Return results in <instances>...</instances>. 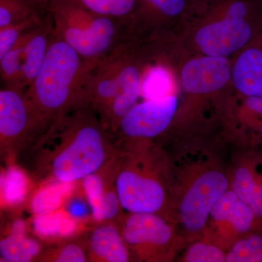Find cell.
<instances>
[{"label": "cell", "mask_w": 262, "mask_h": 262, "mask_svg": "<svg viewBox=\"0 0 262 262\" xmlns=\"http://www.w3.org/2000/svg\"><path fill=\"white\" fill-rule=\"evenodd\" d=\"M91 62L53 32L42 68L26 91L34 107L51 125L78 106Z\"/></svg>", "instance_id": "obj_2"}, {"label": "cell", "mask_w": 262, "mask_h": 262, "mask_svg": "<svg viewBox=\"0 0 262 262\" xmlns=\"http://www.w3.org/2000/svg\"><path fill=\"white\" fill-rule=\"evenodd\" d=\"M119 229L130 252L148 261L163 259L175 239L172 225L156 213H128Z\"/></svg>", "instance_id": "obj_6"}, {"label": "cell", "mask_w": 262, "mask_h": 262, "mask_svg": "<svg viewBox=\"0 0 262 262\" xmlns=\"http://www.w3.org/2000/svg\"><path fill=\"white\" fill-rule=\"evenodd\" d=\"M245 106L250 113L256 117L257 128L262 137V97H246Z\"/></svg>", "instance_id": "obj_29"}, {"label": "cell", "mask_w": 262, "mask_h": 262, "mask_svg": "<svg viewBox=\"0 0 262 262\" xmlns=\"http://www.w3.org/2000/svg\"><path fill=\"white\" fill-rule=\"evenodd\" d=\"M238 200V196L235 192L232 189V190L228 189L216 202L212 210L210 217L213 222H218V223L228 222L232 214V210Z\"/></svg>", "instance_id": "obj_28"}, {"label": "cell", "mask_w": 262, "mask_h": 262, "mask_svg": "<svg viewBox=\"0 0 262 262\" xmlns=\"http://www.w3.org/2000/svg\"><path fill=\"white\" fill-rule=\"evenodd\" d=\"M203 0H139L135 24H155L198 12Z\"/></svg>", "instance_id": "obj_14"}, {"label": "cell", "mask_w": 262, "mask_h": 262, "mask_svg": "<svg viewBox=\"0 0 262 262\" xmlns=\"http://www.w3.org/2000/svg\"><path fill=\"white\" fill-rule=\"evenodd\" d=\"M226 262H262V235L239 239L226 253Z\"/></svg>", "instance_id": "obj_21"}, {"label": "cell", "mask_w": 262, "mask_h": 262, "mask_svg": "<svg viewBox=\"0 0 262 262\" xmlns=\"http://www.w3.org/2000/svg\"><path fill=\"white\" fill-rule=\"evenodd\" d=\"M53 34L87 61L107 56L128 39L130 23L96 14L75 0H48Z\"/></svg>", "instance_id": "obj_3"}, {"label": "cell", "mask_w": 262, "mask_h": 262, "mask_svg": "<svg viewBox=\"0 0 262 262\" xmlns=\"http://www.w3.org/2000/svg\"><path fill=\"white\" fill-rule=\"evenodd\" d=\"M89 259L93 261L127 262L130 251L120 229L106 224L95 229L90 237Z\"/></svg>", "instance_id": "obj_13"}, {"label": "cell", "mask_w": 262, "mask_h": 262, "mask_svg": "<svg viewBox=\"0 0 262 262\" xmlns=\"http://www.w3.org/2000/svg\"><path fill=\"white\" fill-rule=\"evenodd\" d=\"M260 184H261V188H262V182H260Z\"/></svg>", "instance_id": "obj_32"}, {"label": "cell", "mask_w": 262, "mask_h": 262, "mask_svg": "<svg viewBox=\"0 0 262 262\" xmlns=\"http://www.w3.org/2000/svg\"><path fill=\"white\" fill-rule=\"evenodd\" d=\"M46 185L34 194L31 203L33 213L36 215L47 214L58 211L69 193L72 190V183L48 181Z\"/></svg>", "instance_id": "obj_18"}, {"label": "cell", "mask_w": 262, "mask_h": 262, "mask_svg": "<svg viewBox=\"0 0 262 262\" xmlns=\"http://www.w3.org/2000/svg\"><path fill=\"white\" fill-rule=\"evenodd\" d=\"M228 189V179L218 170H206L193 180L179 207V221L188 233L204 229L215 203Z\"/></svg>", "instance_id": "obj_7"}, {"label": "cell", "mask_w": 262, "mask_h": 262, "mask_svg": "<svg viewBox=\"0 0 262 262\" xmlns=\"http://www.w3.org/2000/svg\"><path fill=\"white\" fill-rule=\"evenodd\" d=\"M256 184L257 181L250 169L241 167L234 173L232 190L238 196L239 200L249 205L254 195Z\"/></svg>", "instance_id": "obj_26"}, {"label": "cell", "mask_w": 262, "mask_h": 262, "mask_svg": "<svg viewBox=\"0 0 262 262\" xmlns=\"http://www.w3.org/2000/svg\"><path fill=\"white\" fill-rule=\"evenodd\" d=\"M40 250L38 241L26 235L23 221L15 222L10 233L0 242V256L5 261H32L37 257Z\"/></svg>", "instance_id": "obj_15"}, {"label": "cell", "mask_w": 262, "mask_h": 262, "mask_svg": "<svg viewBox=\"0 0 262 262\" xmlns=\"http://www.w3.org/2000/svg\"><path fill=\"white\" fill-rule=\"evenodd\" d=\"M42 261L56 262H84L89 258L85 248L79 242L67 243L46 253Z\"/></svg>", "instance_id": "obj_24"}, {"label": "cell", "mask_w": 262, "mask_h": 262, "mask_svg": "<svg viewBox=\"0 0 262 262\" xmlns=\"http://www.w3.org/2000/svg\"><path fill=\"white\" fill-rule=\"evenodd\" d=\"M48 10V0H0V29Z\"/></svg>", "instance_id": "obj_16"}, {"label": "cell", "mask_w": 262, "mask_h": 262, "mask_svg": "<svg viewBox=\"0 0 262 262\" xmlns=\"http://www.w3.org/2000/svg\"><path fill=\"white\" fill-rule=\"evenodd\" d=\"M67 213L74 220H79L85 217L89 212L84 201L75 200L69 203L67 207Z\"/></svg>", "instance_id": "obj_30"}, {"label": "cell", "mask_w": 262, "mask_h": 262, "mask_svg": "<svg viewBox=\"0 0 262 262\" xmlns=\"http://www.w3.org/2000/svg\"><path fill=\"white\" fill-rule=\"evenodd\" d=\"M97 113L79 106L52 123L33 146L32 166L41 178L73 183L97 173L117 152Z\"/></svg>", "instance_id": "obj_1"}, {"label": "cell", "mask_w": 262, "mask_h": 262, "mask_svg": "<svg viewBox=\"0 0 262 262\" xmlns=\"http://www.w3.org/2000/svg\"><path fill=\"white\" fill-rule=\"evenodd\" d=\"M34 230L46 237H68L75 232L76 224L66 212L54 211L47 214L37 215L33 222Z\"/></svg>", "instance_id": "obj_19"}, {"label": "cell", "mask_w": 262, "mask_h": 262, "mask_svg": "<svg viewBox=\"0 0 262 262\" xmlns=\"http://www.w3.org/2000/svg\"><path fill=\"white\" fill-rule=\"evenodd\" d=\"M96 14L135 24L139 0H75Z\"/></svg>", "instance_id": "obj_17"}, {"label": "cell", "mask_w": 262, "mask_h": 262, "mask_svg": "<svg viewBox=\"0 0 262 262\" xmlns=\"http://www.w3.org/2000/svg\"><path fill=\"white\" fill-rule=\"evenodd\" d=\"M117 195L124 210L130 213L160 214L167 205L163 183L151 170L140 168L125 150H117L113 160Z\"/></svg>", "instance_id": "obj_4"}, {"label": "cell", "mask_w": 262, "mask_h": 262, "mask_svg": "<svg viewBox=\"0 0 262 262\" xmlns=\"http://www.w3.org/2000/svg\"><path fill=\"white\" fill-rule=\"evenodd\" d=\"M232 67L227 57L204 55L190 60L181 74L183 89L194 95L216 92L232 79Z\"/></svg>", "instance_id": "obj_10"}, {"label": "cell", "mask_w": 262, "mask_h": 262, "mask_svg": "<svg viewBox=\"0 0 262 262\" xmlns=\"http://www.w3.org/2000/svg\"><path fill=\"white\" fill-rule=\"evenodd\" d=\"M36 110L26 91L4 86L0 91L1 149L14 155L37 142L51 127Z\"/></svg>", "instance_id": "obj_5"}, {"label": "cell", "mask_w": 262, "mask_h": 262, "mask_svg": "<svg viewBox=\"0 0 262 262\" xmlns=\"http://www.w3.org/2000/svg\"><path fill=\"white\" fill-rule=\"evenodd\" d=\"M188 262L226 261V253L222 248L211 244L198 242L188 248L184 258Z\"/></svg>", "instance_id": "obj_25"}, {"label": "cell", "mask_w": 262, "mask_h": 262, "mask_svg": "<svg viewBox=\"0 0 262 262\" xmlns=\"http://www.w3.org/2000/svg\"><path fill=\"white\" fill-rule=\"evenodd\" d=\"M256 220L251 206L238 200L232 210L228 223L237 233L246 234L252 228Z\"/></svg>", "instance_id": "obj_27"}, {"label": "cell", "mask_w": 262, "mask_h": 262, "mask_svg": "<svg viewBox=\"0 0 262 262\" xmlns=\"http://www.w3.org/2000/svg\"><path fill=\"white\" fill-rule=\"evenodd\" d=\"M53 32V21L48 12L42 23L24 37L19 89L27 91L35 80L47 56Z\"/></svg>", "instance_id": "obj_12"}, {"label": "cell", "mask_w": 262, "mask_h": 262, "mask_svg": "<svg viewBox=\"0 0 262 262\" xmlns=\"http://www.w3.org/2000/svg\"><path fill=\"white\" fill-rule=\"evenodd\" d=\"M232 80L235 89L246 97H262V31L234 62Z\"/></svg>", "instance_id": "obj_11"}, {"label": "cell", "mask_w": 262, "mask_h": 262, "mask_svg": "<svg viewBox=\"0 0 262 262\" xmlns=\"http://www.w3.org/2000/svg\"><path fill=\"white\" fill-rule=\"evenodd\" d=\"M143 76L144 72L130 48L120 71L118 93L99 117L103 127L114 139L122 119L135 106L141 96Z\"/></svg>", "instance_id": "obj_9"}, {"label": "cell", "mask_w": 262, "mask_h": 262, "mask_svg": "<svg viewBox=\"0 0 262 262\" xmlns=\"http://www.w3.org/2000/svg\"><path fill=\"white\" fill-rule=\"evenodd\" d=\"M178 105V98L173 94L136 103L122 119L115 139L145 140L160 136L173 121Z\"/></svg>", "instance_id": "obj_8"}, {"label": "cell", "mask_w": 262, "mask_h": 262, "mask_svg": "<svg viewBox=\"0 0 262 262\" xmlns=\"http://www.w3.org/2000/svg\"><path fill=\"white\" fill-rule=\"evenodd\" d=\"M48 13V10L20 23L0 29V58L14 47L26 34L42 23Z\"/></svg>", "instance_id": "obj_22"}, {"label": "cell", "mask_w": 262, "mask_h": 262, "mask_svg": "<svg viewBox=\"0 0 262 262\" xmlns=\"http://www.w3.org/2000/svg\"><path fill=\"white\" fill-rule=\"evenodd\" d=\"M249 206L253 210L256 220H262V188L260 182H257L254 195Z\"/></svg>", "instance_id": "obj_31"}, {"label": "cell", "mask_w": 262, "mask_h": 262, "mask_svg": "<svg viewBox=\"0 0 262 262\" xmlns=\"http://www.w3.org/2000/svg\"><path fill=\"white\" fill-rule=\"evenodd\" d=\"M173 78L163 66H154L143 76L141 96L146 100L159 99L172 94Z\"/></svg>", "instance_id": "obj_20"}, {"label": "cell", "mask_w": 262, "mask_h": 262, "mask_svg": "<svg viewBox=\"0 0 262 262\" xmlns=\"http://www.w3.org/2000/svg\"><path fill=\"white\" fill-rule=\"evenodd\" d=\"M3 201L8 205H15L23 201L27 194V179L25 174L16 167L8 169L2 184Z\"/></svg>", "instance_id": "obj_23"}]
</instances>
